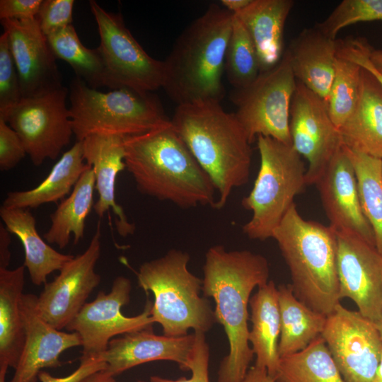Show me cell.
Returning <instances> with one entry per match:
<instances>
[{"label":"cell","instance_id":"1","mask_svg":"<svg viewBox=\"0 0 382 382\" xmlns=\"http://www.w3.org/2000/svg\"><path fill=\"white\" fill-rule=\"evenodd\" d=\"M203 272V296L214 299L216 323L224 327L229 345L217 382H243L254 355L248 340V306L253 290L269 281V263L261 254L228 251L216 245L207 251Z\"/></svg>","mask_w":382,"mask_h":382},{"label":"cell","instance_id":"2","mask_svg":"<svg viewBox=\"0 0 382 382\" xmlns=\"http://www.w3.org/2000/svg\"><path fill=\"white\" fill-rule=\"evenodd\" d=\"M126 169L139 192L180 208L215 207L216 190L170 120L125 138Z\"/></svg>","mask_w":382,"mask_h":382},{"label":"cell","instance_id":"3","mask_svg":"<svg viewBox=\"0 0 382 382\" xmlns=\"http://www.w3.org/2000/svg\"><path fill=\"white\" fill-rule=\"evenodd\" d=\"M233 13L212 4L180 35L163 62L161 88L178 105L220 103Z\"/></svg>","mask_w":382,"mask_h":382},{"label":"cell","instance_id":"4","mask_svg":"<svg viewBox=\"0 0 382 382\" xmlns=\"http://www.w3.org/2000/svg\"><path fill=\"white\" fill-rule=\"evenodd\" d=\"M170 121L211 179L219 195L214 208L222 209L250 176L251 144L235 113L218 102H200L177 105Z\"/></svg>","mask_w":382,"mask_h":382},{"label":"cell","instance_id":"5","mask_svg":"<svg viewBox=\"0 0 382 382\" xmlns=\"http://www.w3.org/2000/svg\"><path fill=\"white\" fill-rule=\"evenodd\" d=\"M272 238L288 266L296 297L312 310L330 315L341 300L335 231L306 220L294 203Z\"/></svg>","mask_w":382,"mask_h":382},{"label":"cell","instance_id":"6","mask_svg":"<svg viewBox=\"0 0 382 382\" xmlns=\"http://www.w3.org/2000/svg\"><path fill=\"white\" fill-rule=\"evenodd\" d=\"M190 259L187 252L170 249L137 273L138 286L154 296L151 316L168 337L186 335L190 329L205 333L216 322L210 301L199 296L202 279L187 268Z\"/></svg>","mask_w":382,"mask_h":382},{"label":"cell","instance_id":"7","mask_svg":"<svg viewBox=\"0 0 382 382\" xmlns=\"http://www.w3.org/2000/svg\"><path fill=\"white\" fill-rule=\"evenodd\" d=\"M69 98L73 132L79 141L92 134L134 136L170 120L152 92L129 88L102 92L75 76Z\"/></svg>","mask_w":382,"mask_h":382},{"label":"cell","instance_id":"8","mask_svg":"<svg viewBox=\"0 0 382 382\" xmlns=\"http://www.w3.org/2000/svg\"><path fill=\"white\" fill-rule=\"evenodd\" d=\"M257 139L260 166L253 187L241 201L252 212L242 231L250 239L265 241L272 237L295 197L307 185L306 169L291 144L262 135Z\"/></svg>","mask_w":382,"mask_h":382},{"label":"cell","instance_id":"9","mask_svg":"<svg viewBox=\"0 0 382 382\" xmlns=\"http://www.w3.org/2000/svg\"><path fill=\"white\" fill-rule=\"evenodd\" d=\"M296 84L285 49L274 66L260 72L248 86L232 93L235 115L250 144L262 135L291 144L290 108Z\"/></svg>","mask_w":382,"mask_h":382},{"label":"cell","instance_id":"10","mask_svg":"<svg viewBox=\"0 0 382 382\" xmlns=\"http://www.w3.org/2000/svg\"><path fill=\"white\" fill-rule=\"evenodd\" d=\"M97 23L103 57L110 90L129 88L152 92L162 86L163 62L151 57L126 27L119 13L105 10L89 1Z\"/></svg>","mask_w":382,"mask_h":382},{"label":"cell","instance_id":"11","mask_svg":"<svg viewBox=\"0 0 382 382\" xmlns=\"http://www.w3.org/2000/svg\"><path fill=\"white\" fill-rule=\"evenodd\" d=\"M69 91L64 86L41 96L22 98L7 114L5 121L18 134L32 163L40 166L54 160L74 134Z\"/></svg>","mask_w":382,"mask_h":382},{"label":"cell","instance_id":"12","mask_svg":"<svg viewBox=\"0 0 382 382\" xmlns=\"http://www.w3.org/2000/svg\"><path fill=\"white\" fill-rule=\"evenodd\" d=\"M131 289L130 279L117 276L108 293L99 291L96 299L86 303L66 327L81 337V357L102 355L110 341L117 335L153 329L155 321L151 316L153 303L150 300H146L143 311L137 316L127 317L122 313V308L129 303Z\"/></svg>","mask_w":382,"mask_h":382},{"label":"cell","instance_id":"13","mask_svg":"<svg viewBox=\"0 0 382 382\" xmlns=\"http://www.w3.org/2000/svg\"><path fill=\"white\" fill-rule=\"evenodd\" d=\"M321 336L345 382H371L382 357L374 323L339 303L327 316Z\"/></svg>","mask_w":382,"mask_h":382},{"label":"cell","instance_id":"14","mask_svg":"<svg viewBox=\"0 0 382 382\" xmlns=\"http://www.w3.org/2000/svg\"><path fill=\"white\" fill-rule=\"evenodd\" d=\"M289 129L292 146L308 162L306 185H316L342 144L326 103L298 81Z\"/></svg>","mask_w":382,"mask_h":382},{"label":"cell","instance_id":"15","mask_svg":"<svg viewBox=\"0 0 382 382\" xmlns=\"http://www.w3.org/2000/svg\"><path fill=\"white\" fill-rule=\"evenodd\" d=\"M101 252L100 222L86 250L74 256L59 270L37 297L40 316L53 328L61 330L79 313L91 292L100 283L96 270Z\"/></svg>","mask_w":382,"mask_h":382},{"label":"cell","instance_id":"16","mask_svg":"<svg viewBox=\"0 0 382 382\" xmlns=\"http://www.w3.org/2000/svg\"><path fill=\"white\" fill-rule=\"evenodd\" d=\"M335 234L340 298L352 300L358 311L376 325L382 313V255L354 233Z\"/></svg>","mask_w":382,"mask_h":382},{"label":"cell","instance_id":"17","mask_svg":"<svg viewBox=\"0 0 382 382\" xmlns=\"http://www.w3.org/2000/svg\"><path fill=\"white\" fill-rule=\"evenodd\" d=\"M1 23L8 36L22 98L41 96L63 86L56 57L37 19H4Z\"/></svg>","mask_w":382,"mask_h":382},{"label":"cell","instance_id":"18","mask_svg":"<svg viewBox=\"0 0 382 382\" xmlns=\"http://www.w3.org/2000/svg\"><path fill=\"white\" fill-rule=\"evenodd\" d=\"M316 185L329 226L335 231L354 233L376 246L374 231L361 209L354 166L343 145Z\"/></svg>","mask_w":382,"mask_h":382},{"label":"cell","instance_id":"19","mask_svg":"<svg viewBox=\"0 0 382 382\" xmlns=\"http://www.w3.org/2000/svg\"><path fill=\"white\" fill-rule=\"evenodd\" d=\"M37 296L23 294L21 311L25 340L23 349L10 382H37L43 369L60 367L59 357L66 349L81 346L80 335L53 328L39 314Z\"/></svg>","mask_w":382,"mask_h":382},{"label":"cell","instance_id":"20","mask_svg":"<svg viewBox=\"0 0 382 382\" xmlns=\"http://www.w3.org/2000/svg\"><path fill=\"white\" fill-rule=\"evenodd\" d=\"M195 342V334L168 337L154 334L153 329L122 335L112 339L103 357L105 370L113 376L138 365L160 360L177 363L190 371Z\"/></svg>","mask_w":382,"mask_h":382},{"label":"cell","instance_id":"21","mask_svg":"<svg viewBox=\"0 0 382 382\" xmlns=\"http://www.w3.org/2000/svg\"><path fill=\"white\" fill-rule=\"evenodd\" d=\"M124 140V137L117 135L92 134L81 141L83 156L93 170L98 195L93 210L102 217L111 209L115 216L117 233L126 237L134 233L135 225L128 220L123 208L115 199L117 175L126 169Z\"/></svg>","mask_w":382,"mask_h":382},{"label":"cell","instance_id":"22","mask_svg":"<svg viewBox=\"0 0 382 382\" xmlns=\"http://www.w3.org/2000/svg\"><path fill=\"white\" fill-rule=\"evenodd\" d=\"M337 40L316 27L303 30L286 49L299 82L327 105L335 76Z\"/></svg>","mask_w":382,"mask_h":382},{"label":"cell","instance_id":"23","mask_svg":"<svg viewBox=\"0 0 382 382\" xmlns=\"http://www.w3.org/2000/svg\"><path fill=\"white\" fill-rule=\"evenodd\" d=\"M339 132L347 148L382 159V86L363 68L357 105Z\"/></svg>","mask_w":382,"mask_h":382},{"label":"cell","instance_id":"24","mask_svg":"<svg viewBox=\"0 0 382 382\" xmlns=\"http://www.w3.org/2000/svg\"><path fill=\"white\" fill-rule=\"evenodd\" d=\"M294 5L292 0H251L234 14L255 45L260 72L274 66L283 56L284 25Z\"/></svg>","mask_w":382,"mask_h":382},{"label":"cell","instance_id":"25","mask_svg":"<svg viewBox=\"0 0 382 382\" xmlns=\"http://www.w3.org/2000/svg\"><path fill=\"white\" fill-rule=\"evenodd\" d=\"M252 323L248 340L256 357L255 365L265 369L276 379L280 357V313L278 289L272 280L258 287L250 299Z\"/></svg>","mask_w":382,"mask_h":382},{"label":"cell","instance_id":"26","mask_svg":"<svg viewBox=\"0 0 382 382\" xmlns=\"http://www.w3.org/2000/svg\"><path fill=\"white\" fill-rule=\"evenodd\" d=\"M0 216L8 231L16 235L23 245V265L33 284H45L51 273L60 270L74 257L57 251L42 238L36 228V220L29 209L1 206Z\"/></svg>","mask_w":382,"mask_h":382},{"label":"cell","instance_id":"27","mask_svg":"<svg viewBox=\"0 0 382 382\" xmlns=\"http://www.w3.org/2000/svg\"><path fill=\"white\" fill-rule=\"evenodd\" d=\"M25 266L0 268V375L15 369L25 340L21 311L25 284Z\"/></svg>","mask_w":382,"mask_h":382},{"label":"cell","instance_id":"28","mask_svg":"<svg viewBox=\"0 0 382 382\" xmlns=\"http://www.w3.org/2000/svg\"><path fill=\"white\" fill-rule=\"evenodd\" d=\"M88 166L83 156L82 141H76L38 185L28 190L8 192L2 206L30 209L61 200L71 192Z\"/></svg>","mask_w":382,"mask_h":382},{"label":"cell","instance_id":"29","mask_svg":"<svg viewBox=\"0 0 382 382\" xmlns=\"http://www.w3.org/2000/svg\"><path fill=\"white\" fill-rule=\"evenodd\" d=\"M278 300L280 313L279 357L297 353L320 336L327 316L312 310L299 301L290 284H280Z\"/></svg>","mask_w":382,"mask_h":382},{"label":"cell","instance_id":"30","mask_svg":"<svg viewBox=\"0 0 382 382\" xmlns=\"http://www.w3.org/2000/svg\"><path fill=\"white\" fill-rule=\"evenodd\" d=\"M95 190L93 170L88 165L69 195L50 214L51 225L43 236L48 243L63 249L69 244L71 234L74 244L83 238L85 221L95 204Z\"/></svg>","mask_w":382,"mask_h":382},{"label":"cell","instance_id":"31","mask_svg":"<svg viewBox=\"0 0 382 382\" xmlns=\"http://www.w3.org/2000/svg\"><path fill=\"white\" fill-rule=\"evenodd\" d=\"M47 38L56 59L68 63L76 77L95 89L108 87L105 63L98 47L91 49L86 47L72 24L47 36Z\"/></svg>","mask_w":382,"mask_h":382},{"label":"cell","instance_id":"32","mask_svg":"<svg viewBox=\"0 0 382 382\" xmlns=\"http://www.w3.org/2000/svg\"><path fill=\"white\" fill-rule=\"evenodd\" d=\"M276 382H345L322 336L280 358Z\"/></svg>","mask_w":382,"mask_h":382},{"label":"cell","instance_id":"33","mask_svg":"<svg viewBox=\"0 0 382 382\" xmlns=\"http://www.w3.org/2000/svg\"><path fill=\"white\" fill-rule=\"evenodd\" d=\"M345 147L354 166L363 213L382 255V159Z\"/></svg>","mask_w":382,"mask_h":382},{"label":"cell","instance_id":"34","mask_svg":"<svg viewBox=\"0 0 382 382\" xmlns=\"http://www.w3.org/2000/svg\"><path fill=\"white\" fill-rule=\"evenodd\" d=\"M224 71L228 82L237 90L248 86L260 74L255 45L243 23L234 14L226 52Z\"/></svg>","mask_w":382,"mask_h":382},{"label":"cell","instance_id":"35","mask_svg":"<svg viewBox=\"0 0 382 382\" xmlns=\"http://www.w3.org/2000/svg\"><path fill=\"white\" fill-rule=\"evenodd\" d=\"M361 69L356 63L336 56L335 76L327 108L331 120L338 129L357 105Z\"/></svg>","mask_w":382,"mask_h":382},{"label":"cell","instance_id":"36","mask_svg":"<svg viewBox=\"0 0 382 382\" xmlns=\"http://www.w3.org/2000/svg\"><path fill=\"white\" fill-rule=\"evenodd\" d=\"M382 21V0H343L315 27L335 39L342 28L360 22Z\"/></svg>","mask_w":382,"mask_h":382},{"label":"cell","instance_id":"37","mask_svg":"<svg viewBox=\"0 0 382 382\" xmlns=\"http://www.w3.org/2000/svg\"><path fill=\"white\" fill-rule=\"evenodd\" d=\"M22 99L18 71L10 49L8 36H0V118L4 120L8 112Z\"/></svg>","mask_w":382,"mask_h":382},{"label":"cell","instance_id":"38","mask_svg":"<svg viewBox=\"0 0 382 382\" xmlns=\"http://www.w3.org/2000/svg\"><path fill=\"white\" fill-rule=\"evenodd\" d=\"M74 0H43L36 19L48 36L68 25L73 20Z\"/></svg>","mask_w":382,"mask_h":382},{"label":"cell","instance_id":"39","mask_svg":"<svg viewBox=\"0 0 382 382\" xmlns=\"http://www.w3.org/2000/svg\"><path fill=\"white\" fill-rule=\"evenodd\" d=\"M194 334L195 342L190 369L192 376L189 378L180 377L175 380L152 376L150 377L149 382H210L209 377V347L206 341L205 333L196 331Z\"/></svg>","mask_w":382,"mask_h":382},{"label":"cell","instance_id":"40","mask_svg":"<svg viewBox=\"0 0 382 382\" xmlns=\"http://www.w3.org/2000/svg\"><path fill=\"white\" fill-rule=\"evenodd\" d=\"M371 46L362 37H348L337 40L336 56L352 61L370 72L382 86V74L377 71L369 59Z\"/></svg>","mask_w":382,"mask_h":382},{"label":"cell","instance_id":"41","mask_svg":"<svg viewBox=\"0 0 382 382\" xmlns=\"http://www.w3.org/2000/svg\"><path fill=\"white\" fill-rule=\"evenodd\" d=\"M25 150L18 134L0 118V169L13 168L25 156Z\"/></svg>","mask_w":382,"mask_h":382},{"label":"cell","instance_id":"42","mask_svg":"<svg viewBox=\"0 0 382 382\" xmlns=\"http://www.w3.org/2000/svg\"><path fill=\"white\" fill-rule=\"evenodd\" d=\"M106 367L107 363L103 354L87 358L80 357L79 366L70 374L64 377H56L42 370L38 374V380L40 382H78L93 373L105 370Z\"/></svg>","mask_w":382,"mask_h":382},{"label":"cell","instance_id":"43","mask_svg":"<svg viewBox=\"0 0 382 382\" xmlns=\"http://www.w3.org/2000/svg\"><path fill=\"white\" fill-rule=\"evenodd\" d=\"M43 0H1L0 19H35Z\"/></svg>","mask_w":382,"mask_h":382},{"label":"cell","instance_id":"44","mask_svg":"<svg viewBox=\"0 0 382 382\" xmlns=\"http://www.w3.org/2000/svg\"><path fill=\"white\" fill-rule=\"evenodd\" d=\"M11 233L6 226L0 224V268H7L11 260L9 246Z\"/></svg>","mask_w":382,"mask_h":382},{"label":"cell","instance_id":"45","mask_svg":"<svg viewBox=\"0 0 382 382\" xmlns=\"http://www.w3.org/2000/svg\"><path fill=\"white\" fill-rule=\"evenodd\" d=\"M243 382H276L265 369L254 365L250 368Z\"/></svg>","mask_w":382,"mask_h":382},{"label":"cell","instance_id":"46","mask_svg":"<svg viewBox=\"0 0 382 382\" xmlns=\"http://www.w3.org/2000/svg\"><path fill=\"white\" fill-rule=\"evenodd\" d=\"M78 382H117L115 376H112L105 370L93 373Z\"/></svg>","mask_w":382,"mask_h":382},{"label":"cell","instance_id":"47","mask_svg":"<svg viewBox=\"0 0 382 382\" xmlns=\"http://www.w3.org/2000/svg\"><path fill=\"white\" fill-rule=\"evenodd\" d=\"M251 0H222L221 4L223 7L232 13H237L245 8Z\"/></svg>","mask_w":382,"mask_h":382},{"label":"cell","instance_id":"48","mask_svg":"<svg viewBox=\"0 0 382 382\" xmlns=\"http://www.w3.org/2000/svg\"><path fill=\"white\" fill-rule=\"evenodd\" d=\"M369 59L375 69L382 74V50H376L371 47Z\"/></svg>","mask_w":382,"mask_h":382},{"label":"cell","instance_id":"49","mask_svg":"<svg viewBox=\"0 0 382 382\" xmlns=\"http://www.w3.org/2000/svg\"><path fill=\"white\" fill-rule=\"evenodd\" d=\"M371 382H382V357L376 374Z\"/></svg>","mask_w":382,"mask_h":382},{"label":"cell","instance_id":"50","mask_svg":"<svg viewBox=\"0 0 382 382\" xmlns=\"http://www.w3.org/2000/svg\"><path fill=\"white\" fill-rule=\"evenodd\" d=\"M376 328L378 329L380 337L382 340V313H381V317L378 323L376 325Z\"/></svg>","mask_w":382,"mask_h":382},{"label":"cell","instance_id":"51","mask_svg":"<svg viewBox=\"0 0 382 382\" xmlns=\"http://www.w3.org/2000/svg\"><path fill=\"white\" fill-rule=\"evenodd\" d=\"M137 382H146V381H144L139 380V381H137Z\"/></svg>","mask_w":382,"mask_h":382}]
</instances>
